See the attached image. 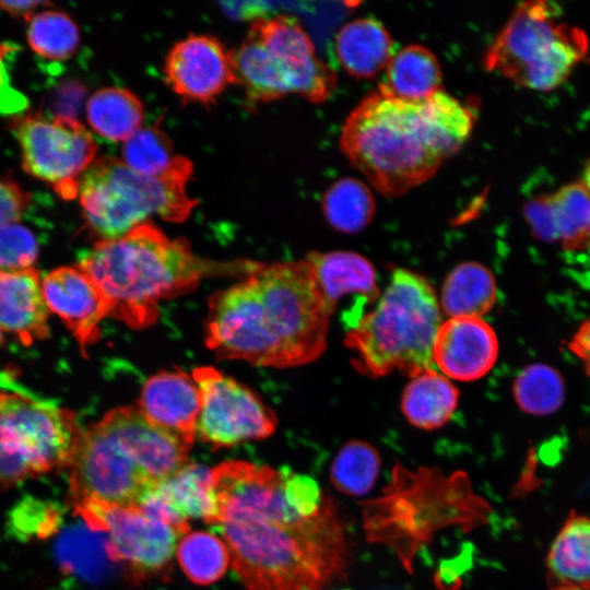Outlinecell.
<instances>
[{
	"label": "cell",
	"mask_w": 590,
	"mask_h": 590,
	"mask_svg": "<svg viewBox=\"0 0 590 590\" xmlns=\"http://www.w3.org/2000/svg\"><path fill=\"white\" fill-rule=\"evenodd\" d=\"M251 264L203 260L185 238L170 239L146 222L120 238L97 241L78 267L99 287L110 316L133 329H143L156 322L162 300L191 292L212 273L247 274Z\"/></svg>",
	"instance_id": "3957f363"
},
{
	"label": "cell",
	"mask_w": 590,
	"mask_h": 590,
	"mask_svg": "<svg viewBox=\"0 0 590 590\" xmlns=\"http://www.w3.org/2000/svg\"><path fill=\"white\" fill-rule=\"evenodd\" d=\"M192 163L162 177L142 176L122 161H93L78 181V197L90 232L99 240L117 239L157 215L186 220L197 201L187 193Z\"/></svg>",
	"instance_id": "ba28073f"
},
{
	"label": "cell",
	"mask_w": 590,
	"mask_h": 590,
	"mask_svg": "<svg viewBox=\"0 0 590 590\" xmlns=\"http://www.w3.org/2000/svg\"><path fill=\"white\" fill-rule=\"evenodd\" d=\"M81 433L71 411L0 391V486L68 468Z\"/></svg>",
	"instance_id": "8fae6325"
},
{
	"label": "cell",
	"mask_w": 590,
	"mask_h": 590,
	"mask_svg": "<svg viewBox=\"0 0 590 590\" xmlns=\"http://www.w3.org/2000/svg\"><path fill=\"white\" fill-rule=\"evenodd\" d=\"M568 347L581 362L587 375L590 377V316L573 335Z\"/></svg>",
	"instance_id": "60d3db41"
},
{
	"label": "cell",
	"mask_w": 590,
	"mask_h": 590,
	"mask_svg": "<svg viewBox=\"0 0 590 590\" xmlns=\"http://www.w3.org/2000/svg\"><path fill=\"white\" fill-rule=\"evenodd\" d=\"M588 49L585 31L566 22L557 4L526 1L489 45L483 66L521 87L550 91L568 79Z\"/></svg>",
	"instance_id": "9c48e42d"
},
{
	"label": "cell",
	"mask_w": 590,
	"mask_h": 590,
	"mask_svg": "<svg viewBox=\"0 0 590 590\" xmlns=\"http://www.w3.org/2000/svg\"><path fill=\"white\" fill-rule=\"evenodd\" d=\"M86 527L106 535L110 559L131 577L141 579L165 573L182 530L155 521L138 507L84 503L74 507Z\"/></svg>",
	"instance_id": "4fadbf2b"
},
{
	"label": "cell",
	"mask_w": 590,
	"mask_h": 590,
	"mask_svg": "<svg viewBox=\"0 0 590 590\" xmlns=\"http://www.w3.org/2000/svg\"><path fill=\"white\" fill-rule=\"evenodd\" d=\"M494 329L479 317H450L434 344V364L448 378L474 381L484 377L498 356Z\"/></svg>",
	"instance_id": "ac0fdd59"
},
{
	"label": "cell",
	"mask_w": 590,
	"mask_h": 590,
	"mask_svg": "<svg viewBox=\"0 0 590 590\" xmlns=\"http://www.w3.org/2000/svg\"><path fill=\"white\" fill-rule=\"evenodd\" d=\"M57 108L61 110V117L74 118L78 106L80 105L82 93L79 86H66L58 95Z\"/></svg>",
	"instance_id": "b9f144b4"
},
{
	"label": "cell",
	"mask_w": 590,
	"mask_h": 590,
	"mask_svg": "<svg viewBox=\"0 0 590 590\" xmlns=\"http://www.w3.org/2000/svg\"><path fill=\"white\" fill-rule=\"evenodd\" d=\"M121 153L131 170L148 177L165 176L190 162L175 155L167 135L155 127L137 130L125 141Z\"/></svg>",
	"instance_id": "1f68e13d"
},
{
	"label": "cell",
	"mask_w": 590,
	"mask_h": 590,
	"mask_svg": "<svg viewBox=\"0 0 590 590\" xmlns=\"http://www.w3.org/2000/svg\"><path fill=\"white\" fill-rule=\"evenodd\" d=\"M231 56L236 83L255 102L268 103L295 93L318 104L337 84L334 71L318 57L311 39L293 16L255 20Z\"/></svg>",
	"instance_id": "30bf717a"
},
{
	"label": "cell",
	"mask_w": 590,
	"mask_h": 590,
	"mask_svg": "<svg viewBox=\"0 0 590 590\" xmlns=\"http://www.w3.org/2000/svg\"><path fill=\"white\" fill-rule=\"evenodd\" d=\"M91 128L109 141H126L141 128L144 108L129 90L104 87L96 91L86 104Z\"/></svg>",
	"instance_id": "83f0119b"
},
{
	"label": "cell",
	"mask_w": 590,
	"mask_h": 590,
	"mask_svg": "<svg viewBox=\"0 0 590 590\" xmlns=\"http://www.w3.org/2000/svg\"><path fill=\"white\" fill-rule=\"evenodd\" d=\"M50 5L46 1H0V9L10 15L30 21L38 7Z\"/></svg>",
	"instance_id": "7bdbcfd3"
},
{
	"label": "cell",
	"mask_w": 590,
	"mask_h": 590,
	"mask_svg": "<svg viewBox=\"0 0 590 590\" xmlns=\"http://www.w3.org/2000/svg\"><path fill=\"white\" fill-rule=\"evenodd\" d=\"M548 590H590V517L573 512L546 556Z\"/></svg>",
	"instance_id": "7402d4cb"
},
{
	"label": "cell",
	"mask_w": 590,
	"mask_h": 590,
	"mask_svg": "<svg viewBox=\"0 0 590 590\" xmlns=\"http://www.w3.org/2000/svg\"><path fill=\"white\" fill-rule=\"evenodd\" d=\"M7 49H8L7 47L0 45V104H2L1 105L2 107H8L9 109H11L9 105L11 104L12 109H16V108L19 109L20 105H19L17 96H13L9 93V91L13 92V90L10 88V86L7 83V76L4 73L3 66H2V58Z\"/></svg>",
	"instance_id": "ee69618b"
},
{
	"label": "cell",
	"mask_w": 590,
	"mask_h": 590,
	"mask_svg": "<svg viewBox=\"0 0 590 590\" xmlns=\"http://www.w3.org/2000/svg\"><path fill=\"white\" fill-rule=\"evenodd\" d=\"M335 54L343 69L359 80L381 73L393 56V40L384 25L371 17L346 23L335 36Z\"/></svg>",
	"instance_id": "603a6c76"
},
{
	"label": "cell",
	"mask_w": 590,
	"mask_h": 590,
	"mask_svg": "<svg viewBox=\"0 0 590 590\" xmlns=\"http://www.w3.org/2000/svg\"><path fill=\"white\" fill-rule=\"evenodd\" d=\"M342 152L385 197L402 196L428 180L445 157L437 149L418 102L379 90L366 95L345 119Z\"/></svg>",
	"instance_id": "8992f818"
},
{
	"label": "cell",
	"mask_w": 590,
	"mask_h": 590,
	"mask_svg": "<svg viewBox=\"0 0 590 590\" xmlns=\"http://www.w3.org/2000/svg\"><path fill=\"white\" fill-rule=\"evenodd\" d=\"M381 459L377 449L363 440H350L334 457L330 480L341 493L358 497L369 493L378 480Z\"/></svg>",
	"instance_id": "4dcf8cb0"
},
{
	"label": "cell",
	"mask_w": 590,
	"mask_h": 590,
	"mask_svg": "<svg viewBox=\"0 0 590 590\" xmlns=\"http://www.w3.org/2000/svg\"><path fill=\"white\" fill-rule=\"evenodd\" d=\"M189 449L138 406L113 409L81 433L68 465L71 503L137 507L146 491L188 463Z\"/></svg>",
	"instance_id": "277c9868"
},
{
	"label": "cell",
	"mask_w": 590,
	"mask_h": 590,
	"mask_svg": "<svg viewBox=\"0 0 590 590\" xmlns=\"http://www.w3.org/2000/svg\"><path fill=\"white\" fill-rule=\"evenodd\" d=\"M311 266L323 299L332 314L340 298L356 295L365 303L377 300L379 288L373 263L352 251L311 252Z\"/></svg>",
	"instance_id": "44dd1931"
},
{
	"label": "cell",
	"mask_w": 590,
	"mask_h": 590,
	"mask_svg": "<svg viewBox=\"0 0 590 590\" xmlns=\"http://www.w3.org/2000/svg\"><path fill=\"white\" fill-rule=\"evenodd\" d=\"M49 309L39 273L34 269L0 272V330L24 345L49 334Z\"/></svg>",
	"instance_id": "ffe728a7"
},
{
	"label": "cell",
	"mask_w": 590,
	"mask_h": 590,
	"mask_svg": "<svg viewBox=\"0 0 590 590\" xmlns=\"http://www.w3.org/2000/svg\"><path fill=\"white\" fill-rule=\"evenodd\" d=\"M442 73L436 56L422 45L393 54L378 90L401 101L420 102L441 90Z\"/></svg>",
	"instance_id": "cb8c5ba5"
},
{
	"label": "cell",
	"mask_w": 590,
	"mask_h": 590,
	"mask_svg": "<svg viewBox=\"0 0 590 590\" xmlns=\"http://www.w3.org/2000/svg\"><path fill=\"white\" fill-rule=\"evenodd\" d=\"M59 522L58 508L37 498L22 499L9 516L10 529L23 539L46 538L56 531Z\"/></svg>",
	"instance_id": "8d00e7d4"
},
{
	"label": "cell",
	"mask_w": 590,
	"mask_h": 590,
	"mask_svg": "<svg viewBox=\"0 0 590 590\" xmlns=\"http://www.w3.org/2000/svg\"><path fill=\"white\" fill-rule=\"evenodd\" d=\"M158 487L173 508L186 520L202 519L217 524L219 505L212 481V469L199 463H187L178 472L162 481Z\"/></svg>",
	"instance_id": "4316f807"
},
{
	"label": "cell",
	"mask_w": 590,
	"mask_h": 590,
	"mask_svg": "<svg viewBox=\"0 0 590 590\" xmlns=\"http://www.w3.org/2000/svg\"><path fill=\"white\" fill-rule=\"evenodd\" d=\"M580 181L583 184V186L586 187V189L588 190L590 194V161L585 167L582 178L580 179Z\"/></svg>",
	"instance_id": "f6af8a7d"
},
{
	"label": "cell",
	"mask_w": 590,
	"mask_h": 590,
	"mask_svg": "<svg viewBox=\"0 0 590 590\" xmlns=\"http://www.w3.org/2000/svg\"><path fill=\"white\" fill-rule=\"evenodd\" d=\"M177 559L184 574L202 586L222 578L231 563L225 542L205 531L187 533L177 546Z\"/></svg>",
	"instance_id": "d6a6232c"
},
{
	"label": "cell",
	"mask_w": 590,
	"mask_h": 590,
	"mask_svg": "<svg viewBox=\"0 0 590 590\" xmlns=\"http://www.w3.org/2000/svg\"><path fill=\"white\" fill-rule=\"evenodd\" d=\"M441 323L440 304L429 281L399 268L376 306L350 328L344 343L361 374L378 378L397 370L412 378L434 369L433 351Z\"/></svg>",
	"instance_id": "52a82bcc"
},
{
	"label": "cell",
	"mask_w": 590,
	"mask_h": 590,
	"mask_svg": "<svg viewBox=\"0 0 590 590\" xmlns=\"http://www.w3.org/2000/svg\"><path fill=\"white\" fill-rule=\"evenodd\" d=\"M361 505L368 541L392 548L410 573L416 552L438 530H472L486 523L491 511L465 472L445 475L437 468L410 471L401 464H396L382 495Z\"/></svg>",
	"instance_id": "5b68a950"
},
{
	"label": "cell",
	"mask_w": 590,
	"mask_h": 590,
	"mask_svg": "<svg viewBox=\"0 0 590 590\" xmlns=\"http://www.w3.org/2000/svg\"><path fill=\"white\" fill-rule=\"evenodd\" d=\"M28 194L10 181L0 180V225L14 223L26 210Z\"/></svg>",
	"instance_id": "ab89813d"
},
{
	"label": "cell",
	"mask_w": 590,
	"mask_h": 590,
	"mask_svg": "<svg viewBox=\"0 0 590 590\" xmlns=\"http://www.w3.org/2000/svg\"><path fill=\"white\" fill-rule=\"evenodd\" d=\"M420 108L445 160L459 151L470 138L474 125L473 113L442 88L420 101Z\"/></svg>",
	"instance_id": "f1b7e54d"
},
{
	"label": "cell",
	"mask_w": 590,
	"mask_h": 590,
	"mask_svg": "<svg viewBox=\"0 0 590 590\" xmlns=\"http://www.w3.org/2000/svg\"><path fill=\"white\" fill-rule=\"evenodd\" d=\"M459 401V390L445 375L435 369L411 378L403 390L401 410L415 427L426 430L445 426Z\"/></svg>",
	"instance_id": "d4e9b609"
},
{
	"label": "cell",
	"mask_w": 590,
	"mask_h": 590,
	"mask_svg": "<svg viewBox=\"0 0 590 590\" xmlns=\"http://www.w3.org/2000/svg\"><path fill=\"white\" fill-rule=\"evenodd\" d=\"M512 392L517 405L526 413L548 415L565 400V381L557 369L545 364H532L517 376Z\"/></svg>",
	"instance_id": "836d02e7"
},
{
	"label": "cell",
	"mask_w": 590,
	"mask_h": 590,
	"mask_svg": "<svg viewBox=\"0 0 590 590\" xmlns=\"http://www.w3.org/2000/svg\"><path fill=\"white\" fill-rule=\"evenodd\" d=\"M497 300V286L492 272L477 262L456 266L447 275L440 307L450 317H479L489 312Z\"/></svg>",
	"instance_id": "484cf974"
},
{
	"label": "cell",
	"mask_w": 590,
	"mask_h": 590,
	"mask_svg": "<svg viewBox=\"0 0 590 590\" xmlns=\"http://www.w3.org/2000/svg\"><path fill=\"white\" fill-rule=\"evenodd\" d=\"M60 545V555L71 570L94 582L106 581L114 577L121 565L113 562L106 550V535L84 529L71 532Z\"/></svg>",
	"instance_id": "e575fe53"
},
{
	"label": "cell",
	"mask_w": 590,
	"mask_h": 590,
	"mask_svg": "<svg viewBox=\"0 0 590 590\" xmlns=\"http://www.w3.org/2000/svg\"><path fill=\"white\" fill-rule=\"evenodd\" d=\"M38 255L34 234L23 225H0V272L32 269Z\"/></svg>",
	"instance_id": "74e56055"
},
{
	"label": "cell",
	"mask_w": 590,
	"mask_h": 590,
	"mask_svg": "<svg viewBox=\"0 0 590 590\" xmlns=\"http://www.w3.org/2000/svg\"><path fill=\"white\" fill-rule=\"evenodd\" d=\"M24 169L48 182L64 199L78 194V181L93 163L97 144L76 119L40 115L17 118L13 125Z\"/></svg>",
	"instance_id": "7c38bea8"
},
{
	"label": "cell",
	"mask_w": 590,
	"mask_h": 590,
	"mask_svg": "<svg viewBox=\"0 0 590 590\" xmlns=\"http://www.w3.org/2000/svg\"><path fill=\"white\" fill-rule=\"evenodd\" d=\"M164 74L182 99L210 105L236 83L231 51L215 37L190 35L168 51Z\"/></svg>",
	"instance_id": "9a60e30c"
},
{
	"label": "cell",
	"mask_w": 590,
	"mask_h": 590,
	"mask_svg": "<svg viewBox=\"0 0 590 590\" xmlns=\"http://www.w3.org/2000/svg\"><path fill=\"white\" fill-rule=\"evenodd\" d=\"M3 342V335H2V331L0 330V345L2 344Z\"/></svg>",
	"instance_id": "bcb514c9"
},
{
	"label": "cell",
	"mask_w": 590,
	"mask_h": 590,
	"mask_svg": "<svg viewBox=\"0 0 590 590\" xmlns=\"http://www.w3.org/2000/svg\"><path fill=\"white\" fill-rule=\"evenodd\" d=\"M27 40L38 55L50 60H63L76 51L80 32L66 13L46 10L28 21Z\"/></svg>",
	"instance_id": "d590c367"
},
{
	"label": "cell",
	"mask_w": 590,
	"mask_h": 590,
	"mask_svg": "<svg viewBox=\"0 0 590 590\" xmlns=\"http://www.w3.org/2000/svg\"><path fill=\"white\" fill-rule=\"evenodd\" d=\"M330 315L306 260L255 262L243 281L210 297L205 343L222 358L299 366L323 353Z\"/></svg>",
	"instance_id": "7a4b0ae2"
},
{
	"label": "cell",
	"mask_w": 590,
	"mask_h": 590,
	"mask_svg": "<svg viewBox=\"0 0 590 590\" xmlns=\"http://www.w3.org/2000/svg\"><path fill=\"white\" fill-rule=\"evenodd\" d=\"M286 504L299 516L311 517L320 509L324 493L317 482L284 467L279 470Z\"/></svg>",
	"instance_id": "f35d334b"
},
{
	"label": "cell",
	"mask_w": 590,
	"mask_h": 590,
	"mask_svg": "<svg viewBox=\"0 0 590 590\" xmlns=\"http://www.w3.org/2000/svg\"><path fill=\"white\" fill-rule=\"evenodd\" d=\"M157 427L192 445L197 437L200 392L192 376L180 371H160L143 385L138 405Z\"/></svg>",
	"instance_id": "d6986e66"
},
{
	"label": "cell",
	"mask_w": 590,
	"mask_h": 590,
	"mask_svg": "<svg viewBox=\"0 0 590 590\" xmlns=\"http://www.w3.org/2000/svg\"><path fill=\"white\" fill-rule=\"evenodd\" d=\"M322 210L335 229L355 234L364 229L375 214V199L362 180L345 177L332 184L323 194Z\"/></svg>",
	"instance_id": "f546056e"
},
{
	"label": "cell",
	"mask_w": 590,
	"mask_h": 590,
	"mask_svg": "<svg viewBox=\"0 0 590 590\" xmlns=\"http://www.w3.org/2000/svg\"><path fill=\"white\" fill-rule=\"evenodd\" d=\"M200 392L197 436L214 448L269 437L276 417L258 396L220 370L204 366L192 373Z\"/></svg>",
	"instance_id": "5bb4252c"
},
{
	"label": "cell",
	"mask_w": 590,
	"mask_h": 590,
	"mask_svg": "<svg viewBox=\"0 0 590 590\" xmlns=\"http://www.w3.org/2000/svg\"><path fill=\"white\" fill-rule=\"evenodd\" d=\"M523 213L535 238L567 251L590 247V194L580 180L534 197Z\"/></svg>",
	"instance_id": "e0dca14e"
},
{
	"label": "cell",
	"mask_w": 590,
	"mask_h": 590,
	"mask_svg": "<svg viewBox=\"0 0 590 590\" xmlns=\"http://www.w3.org/2000/svg\"><path fill=\"white\" fill-rule=\"evenodd\" d=\"M212 481L216 526L249 590H324L347 576L350 527L330 495L305 518L286 504L279 470L226 461L212 469Z\"/></svg>",
	"instance_id": "6da1fadb"
},
{
	"label": "cell",
	"mask_w": 590,
	"mask_h": 590,
	"mask_svg": "<svg viewBox=\"0 0 590 590\" xmlns=\"http://www.w3.org/2000/svg\"><path fill=\"white\" fill-rule=\"evenodd\" d=\"M42 290L48 309L64 322L86 356V347L101 335V322L110 315L99 287L76 266L50 271L42 280Z\"/></svg>",
	"instance_id": "2e32d148"
}]
</instances>
